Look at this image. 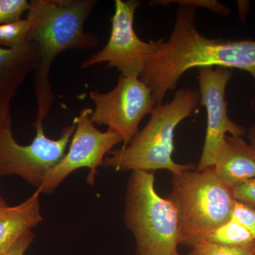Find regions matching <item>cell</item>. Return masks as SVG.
Listing matches in <instances>:
<instances>
[{
	"label": "cell",
	"instance_id": "obj_1",
	"mask_svg": "<svg viewBox=\"0 0 255 255\" xmlns=\"http://www.w3.org/2000/svg\"><path fill=\"white\" fill-rule=\"evenodd\" d=\"M196 8L180 5L171 36L146 65L139 78L152 90L156 106L163 104L191 68L214 66L248 72L255 82V41L210 39L195 25ZM255 101L253 100V105Z\"/></svg>",
	"mask_w": 255,
	"mask_h": 255
},
{
	"label": "cell",
	"instance_id": "obj_2",
	"mask_svg": "<svg viewBox=\"0 0 255 255\" xmlns=\"http://www.w3.org/2000/svg\"><path fill=\"white\" fill-rule=\"evenodd\" d=\"M95 0H31L27 11L31 23L28 42L38 48V65L33 84L36 122H43L55 101L50 82L52 63L68 50H90L99 43L97 35L85 30Z\"/></svg>",
	"mask_w": 255,
	"mask_h": 255
},
{
	"label": "cell",
	"instance_id": "obj_3",
	"mask_svg": "<svg viewBox=\"0 0 255 255\" xmlns=\"http://www.w3.org/2000/svg\"><path fill=\"white\" fill-rule=\"evenodd\" d=\"M201 106L199 90L182 88L168 103L157 105L148 123L126 147L110 151L102 166L121 171L154 172L167 169L172 174L195 168L194 164L176 163L172 159L176 128Z\"/></svg>",
	"mask_w": 255,
	"mask_h": 255
},
{
	"label": "cell",
	"instance_id": "obj_4",
	"mask_svg": "<svg viewBox=\"0 0 255 255\" xmlns=\"http://www.w3.org/2000/svg\"><path fill=\"white\" fill-rule=\"evenodd\" d=\"M124 223L135 241L136 255H174L180 243L177 210L155 190L154 172H132L125 197Z\"/></svg>",
	"mask_w": 255,
	"mask_h": 255
},
{
	"label": "cell",
	"instance_id": "obj_5",
	"mask_svg": "<svg viewBox=\"0 0 255 255\" xmlns=\"http://www.w3.org/2000/svg\"><path fill=\"white\" fill-rule=\"evenodd\" d=\"M171 184L167 198L177 210L179 245L191 248L206 233L231 219L236 199L232 189L221 180L214 167L172 174Z\"/></svg>",
	"mask_w": 255,
	"mask_h": 255
},
{
	"label": "cell",
	"instance_id": "obj_6",
	"mask_svg": "<svg viewBox=\"0 0 255 255\" xmlns=\"http://www.w3.org/2000/svg\"><path fill=\"white\" fill-rule=\"evenodd\" d=\"M31 143H18L12 132L11 111L0 112V177L16 175L37 189L66 153L76 124L65 127L58 139L47 137L43 122H35Z\"/></svg>",
	"mask_w": 255,
	"mask_h": 255
},
{
	"label": "cell",
	"instance_id": "obj_7",
	"mask_svg": "<svg viewBox=\"0 0 255 255\" xmlns=\"http://www.w3.org/2000/svg\"><path fill=\"white\" fill-rule=\"evenodd\" d=\"M95 104L90 118L94 124L105 125L123 139V147L133 140L139 124L156 106L152 90L137 76L120 75L113 90L106 93L91 91Z\"/></svg>",
	"mask_w": 255,
	"mask_h": 255
},
{
	"label": "cell",
	"instance_id": "obj_8",
	"mask_svg": "<svg viewBox=\"0 0 255 255\" xmlns=\"http://www.w3.org/2000/svg\"><path fill=\"white\" fill-rule=\"evenodd\" d=\"M114 4L110 39L102 50L84 60L80 68L107 63L108 68H117L124 76L139 77L163 41L145 42L137 36L133 20L140 1L116 0Z\"/></svg>",
	"mask_w": 255,
	"mask_h": 255
},
{
	"label": "cell",
	"instance_id": "obj_9",
	"mask_svg": "<svg viewBox=\"0 0 255 255\" xmlns=\"http://www.w3.org/2000/svg\"><path fill=\"white\" fill-rule=\"evenodd\" d=\"M92 109H82L73 122L76 128L69 144L68 152L59 163L52 169L44 182L37 191L41 194H51L58 186L77 169L88 168L90 173L86 182L93 187L97 168L112 148L123 142L119 134L114 130H99L90 118Z\"/></svg>",
	"mask_w": 255,
	"mask_h": 255
},
{
	"label": "cell",
	"instance_id": "obj_10",
	"mask_svg": "<svg viewBox=\"0 0 255 255\" xmlns=\"http://www.w3.org/2000/svg\"><path fill=\"white\" fill-rule=\"evenodd\" d=\"M197 78L201 95V106L207 112V129L202 154L196 171L213 167L223 148L228 133L242 137L246 134L244 128L235 123L228 114L226 87L233 77L231 69L220 68H197Z\"/></svg>",
	"mask_w": 255,
	"mask_h": 255
},
{
	"label": "cell",
	"instance_id": "obj_11",
	"mask_svg": "<svg viewBox=\"0 0 255 255\" xmlns=\"http://www.w3.org/2000/svg\"><path fill=\"white\" fill-rule=\"evenodd\" d=\"M38 65V48L28 42L21 48H0V112L11 111L18 87Z\"/></svg>",
	"mask_w": 255,
	"mask_h": 255
},
{
	"label": "cell",
	"instance_id": "obj_12",
	"mask_svg": "<svg viewBox=\"0 0 255 255\" xmlns=\"http://www.w3.org/2000/svg\"><path fill=\"white\" fill-rule=\"evenodd\" d=\"M213 167L221 180L233 189L255 178V149L242 137L226 135Z\"/></svg>",
	"mask_w": 255,
	"mask_h": 255
},
{
	"label": "cell",
	"instance_id": "obj_13",
	"mask_svg": "<svg viewBox=\"0 0 255 255\" xmlns=\"http://www.w3.org/2000/svg\"><path fill=\"white\" fill-rule=\"evenodd\" d=\"M36 191L17 206L0 208V253L7 251L43 221Z\"/></svg>",
	"mask_w": 255,
	"mask_h": 255
},
{
	"label": "cell",
	"instance_id": "obj_14",
	"mask_svg": "<svg viewBox=\"0 0 255 255\" xmlns=\"http://www.w3.org/2000/svg\"><path fill=\"white\" fill-rule=\"evenodd\" d=\"M199 241L229 247L255 246V239L252 233L231 218L216 229L206 233Z\"/></svg>",
	"mask_w": 255,
	"mask_h": 255
},
{
	"label": "cell",
	"instance_id": "obj_15",
	"mask_svg": "<svg viewBox=\"0 0 255 255\" xmlns=\"http://www.w3.org/2000/svg\"><path fill=\"white\" fill-rule=\"evenodd\" d=\"M30 28L27 18L0 24V45L9 49L24 46L28 43Z\"/></svg>",
	"mask_w": 255,
	"mask_h": 255
},
{
	"label": "cell",
	"instance_id": "obj_16",
	"mask_svg": "<svg viewBox=\"0 0 255 255\" xmlns=\"http://www.w3.org/2000/svg\"><path fill=\"white\" fill-rule=\"evenodd\" d=\"M191 248L189 255H255V246L229 247L199 241Z\"/></svg>",
	"mask_w": 255,
	"mask_h": 255
},
{
	"label": "cell",
	"instance_id": "obj_17",
	"mask_svg": "<svg viewBox=\"0 0 255 255\" xmlns=\"http://www.w3.org/2000/svg\"><path fill=\"white\" fill-rule=\"evenodd\" d=\"M28 9L27 0H0V24L21 19Z\"/></svg>",
	"mask_w": 255,
	"mask_h": 255
},
{
	"label": "cell",
	"instance_id": "obj_18",
	"mask_svg": "<svg viewBox=\"0 0 255 255\" xmlns=\"http://www.w3.org/2000/svg\"><path fill=\"white\" fill-rule=\"evenodd\" d=\"M231 219L241 223L252 233L255 239V209L252 206L235 200Z\"/></svg>",
	"mask_w": 255,
	"mask_h": 255
},
{
	"label": "cell",
	"instance_id": "obj_19",
	"mask_svg": "<svg viewBox=\"0 0 255 255\" xmlns=\"http://www.w3.org/2000/svg\"><path fill=\"white\" fill-rule=\"evenodd\" d=\"M175 2L179 5H186V6H198L211 10L216 14L228 16L231 12V9L221 4L219 1L215 0H179V1H152L150 4L166 5L169 3Z\"/></svg>",
	"mask_w": 255,
	"mask_h": 255
},
{
	"label": "cell",
	"instance_id": "obj_20",
	"mask_svg": "<svg viewBox=\"0 0 255 255\" xmlns=\"http://www.w3.org/2000/svg\"><path fill=\"white\" fill-rule=\"evenodd\" d=\"M233 197L255 209V178L232 189Z\"/></svg>",
	"mask_w": 255,
	"mask_h": 255
},
{
	"label": "cell",
	"instance_id": "obj_21",
	"mask_svg": "<svg viewBox=\"0 0 255 255\" xmlns=\"http://www.w3.org/2000/svg\"><path fill=\"white\" fill-rule=\"evenodd\" d=\"M35 235L33 231L26 233L21 239L9 248L7 251L0 253V255H24L26 250L34 241Z\"/></svg>",
	"mask_w": 255,
	"mask_h": 255
},
{
	"label": "cell",
	"instance_id": "obj_22",
	"mask_svg": "<svg viewBox=\"0 0 255 255\" xmlns=\"http://www.w3.org/2000/svg\"><path fill=\"white\" fill-rule=\"evenodd\" d=\"M248 137H249L251 145L255 149V124L250 128L249 131H248Z\"/></svg>",
	"mask_w": 255,
	"mask_h": 255
},
{
	"label": "cell",
	"instance_id": "obj_23",
	"mask_svg": "<svg viewBox=\"0 0 255 255\" xmlns=\"http://www.w3.org/2000/svg\"><path fill=\"white\" fill-rule=\"evenodd\" d=\"M7 206L6 205V201H5L4 198L0 194V208L4 207V206Z\"/></svg>",
	"mask_w": 255,
	"mask_h": 255
},
{
	"label": "cell",
	"instance_id": "obj_24",
	"mask_svg": "<svg viewBox=\"0 0 255 255\" xmlns=\"http://www.w3.org/2000/svg\"><path fill=\"white\" fill-rule=\"evenodd\" d=\"M179 255V253H176V254H175V255Z\"/></svg>",
	"mask_w": 255,
	"mask_h": 255
}]
</instances>
